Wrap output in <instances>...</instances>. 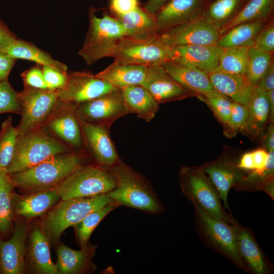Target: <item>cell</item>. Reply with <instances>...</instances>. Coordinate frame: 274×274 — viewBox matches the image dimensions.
<instances>
[{
  "label": "cell",
  "mask_w": 274,
  "mask_h": 274,
  "mask_svg": "<svg viewBox=\"0 0 274 274\" xmlns=\"http://www.w3.org/2000/svg\"><path fill=\"white\" fill-rule=\"evenodd\" d=\"M141 85L159 104L182 99L191 91L174 80L161 65L148 66Z\"/></svg>",
  "instance_id": "ac0fdd59"
},
{
  "label": "cell",
  "mask_w": 274,
  "mask_h": 274,
  "mask_svg": "<svg viewBox=\"0 0 274 274\" xmlns=\"http://www.w3.org/2000/svg\"><path fill=\"white\" fill-rule=\"evenodd\" d=\"M161 65L174 80L198 94L204 95L215 90L209 74L185 60L174 58Z\"/></svg>",
  "instance_id": "ffe728a7"
},
{
  "label": "cell",
  "mask_w": 274,
  "mask_h": 274,
  "mask_svg": "<svg viewBox=\"0 0 274 274\" xmlns=\"http://www.w3.org/2000/svg\"><path fill=\"white\" fill-rule=\"evenodd\" d=\"M179 178L182 193L194 206L229 224H238L225 210L217 190L201 166L181 167Z\"/></svg>",
  "instance_id": "277c9868"
},
{
  "label": "cell",
  "mask_w": 274,
  "mask_h": 274,
  "mask_svg": "<svg viewBox=\"0 0 274 274\" xmlns=\"http://www.w3.org/2000/svg\"><path fill=\"white\" fill-rule=\"evenodd\" d=\"M85 149L72 151L54 155L11 176L16 188L31 193L54 188L79 167L92 163Z\"/></svg>",
  "instance_id": "6da1fadb"
},
{
  "label": "cell",
  "mask_w": 274,
  "mask_h": 274,
  "mask_svg": "<svg viewBox=\"0 0 274 274\" xmlns=\"http://www.w3.org/2000/svg\"><path fill=\"white\" fill-rule=\"evenodd\" d=\"M45 81L48 88L52 90L62 88L65 84L67 73H63L56 69L47 66H42Z\"/></svg>",
  "instance_id": "f6af8a7d"
},
{
  "label": "cell",
  "mask_w": 274,
  "mask_h": 274,
  "mask_svg": "<svg viewBox=\"0 0 274 274\" xmlns=\"http://www.w3.org/2000/svg\"><path fill=\"white\" fill-rule=\"evenodd\" d=\"M97 246L89 244L75 250L64 244L56 248L57 261L55 263L57 274H85L94 272L96 266L92 261Z\"/></svg>",
  "instance_id": "603a6c76"
},
{
  "label": "cell",
  "mask_w": 274,
  "mask_h": 274,
  "mask_svg": "<svg viewBox=\"0 0 274 274\" xmlns=\"http://www.w3.org/2000/svg\"><path fill=\"white\" fill-rule=\"evenodd\" d=\"M93 7L89 9V26L83 45L78 54L88 65L109 57V55L126 33L118 20L107 13L99 17Z\"/></svg>",
  "instance_id": "5b68a950"
},
{
  "label": "cell",
  "mask_w": 274,
  "mask_h": 274,
  "mask_svg": "<svg viewBox=\"0 0 274 274\" xmlns=\"http://www.w3.org/2000/svg\"><path fill=\"white\" fill-rule=\"evenodd\" d=\"M17 39L15 35L0 19V52L6 53Z\"/></svg>",
  "instance_id": "7dc6e473"
},
{
  "label": "cell",
  "mask_w": 274,
  "mask_h": 274,
  "mask_svg": "<svg viewBox=\"0 0 274 274\" xmlns=\"http://www.w3.org/2000/svg\"><path fill=\"white\" fill-rule=\"evenodd\" d=\"M148 66L143 65L122 64L114 61L95 75L114 87L122 89L141 85Z\"/></svg>",
  "instance_id": "83f0119b"
},
{
  "label": "cell",
  "mask_w": 274,
  "mask_h": 274,
  "mask_svg": "<svg viewBox=\"0 0 274 274\" xmlns=\"http://www.w3.org/2000/svg\"><path fill=\"white\" fill-rule=\"evenodd\" d=\"M208 74L215 90L234 102L248 107L256 85L246 75L229 73L217 69Z\"/></svg>",
  "instance_id": "7402d4cb"
},
{
  "label": "cell",
  "mask_w": 274,
  "mask_h": 274,
  "mask_svg": "<svg viewBox=\"0 0 274 274\" xmlns=\"http://www.w3.org/2000/svg\"><path fill=\"white\" fill-rule=\"evenodd\" d=\"M119 207L113 202L90 212L73 226L76 242L81 248L90 244L89 238L92 233L104 218Z\"/></svg>",
  "instance_id": "d590c367"
},
{
  "label": "cell",
  "mask_w": 274,
  "mask_h": 274,
  "mask_svg": "<svg viewBox=\"0 0 274 274\" xmlns=\"http://www.w3.org/2000/svg\"><path fill=\"white\" fill-rule=\"evenodd\" d=\"M253 47L273 54L274 51V26L273 23L264 26L256 36Z\"/></svg>",
  "instance_id": "7bdbcfd3"
},
{
  "label": "cell",
  "mask_w": 274,
  "mask_h": 274,
  "mask_svg": "<svg viewBox=\"0 0 274 274\" xmlns=\"http://www.w3.org/2000/svg\"><path fill=\"white\" fill-rule=\"evenodd\" d=\"M194 208L195 228L203 243L248 273L237 251L236 227L238 224H229L213 217L196 206Z\"/></svg>",
  "instance_id": "52a82bcc"
},
{
  "label": "cell",
  "mask_w": 274,
  "mask_h": 274,
  "mask_svg": "<svg viewBox=\"0 0 274 274\" xmlns=\"http://www.w3.org/2000/svg\"><path fill=\"white\" fill-rule=\"evenodd\" d=\"M170 0H148L144 9L150 14L156 15L157 12Z\"/></svg>",
  "instance_id": "f907efd6"
},
{
  "label": "cell",
  "mask_w": 274,
  "mask_h": 274,
  "mask_svg": "<svg viewBox=\"0 0 274 274\" xmlns=\"http://www.w3.org/2000/svg\"><path fill=\"white\" fill-rule=\"evenodd\" d=\"M116 18L123 28L126 37L139 40H148L159 34L156 15L139 6L134 10Z\"/></svg>",
  "instance_id": "484cf974"
},
{
  "label": "cell",
  "mask_w": 274,
  "mask_h": 274,
  "mask_svg": "<svg viewBox=\"0 0 274 274\" xmlns=\"http://www.w3.org/2000/svg\"><path fill=\"white\" fill-rule=\"evenodd\" d=\"M11 237H0V274H23L26 271V238L29 229L27 221L15 219Z\"/></svg>",
  "instance_id": "2e32d148"
},
{
  "label": "cell",
  "mask_w": 274,
  "mask_h": 274,
  "mask_svg": "<svg viewBox=\"0 0 274 274\" xmlns=\"http://www.w3.org/2000/svg\"><path fill=\"white\" fill-rule=\"evenodd\" d=\"M256 86L266 91L274 89V66L273 63L271 64L260 79Z\"/></svg>",
  "instance_id": "681fc988"
},
{
  "label": "cell",
  "mask_w": 274,
  "mask_h": 274,
  "mask_svg": "<svg viewBox=\"0 0 274 274\" xmlns=\"http://www.w3.org/2000/svg\"><path fill=\"white\" fill-rule=\"evenodd\" d=\"M248 108L249 118L246 130L253 136L260 135L269 118L267 91L256 86Z\"/></svg>",
  "instance_id": "d6a6232c"
},
{
  "label": "cell",
  "mask_w": 274,
  "mask_h": 274,
  "mask_svg": "<svg viewBox=\"0 0 274 274\" xmlns=\"http://www.w3.org/2000/svg\"><path fill=\"white\" fill-rule=\"evenodd\" d=\"M236 235L237 253L248 273L269 274L273 272L271 263L255 240L250 228L238 224Z\"/></svg>",
  "instance_id": "44dd1931"
},
{
  "label": "cell",
  "mask_w": 274,
  "mask_h": 274,
  "mask_svg": "<svg viewBox=\"0 0 274 274\" xmlns=\"http://www.w3.org/2000/svg\"><path fill=\"white\" fill-rule=\"evenodd\" d=\"M16 60L6 53L0 52V82L8 80L9 75Z\"/></svg>",
  "instance_id": "c3c4849f"
},
{
  "label": "cell",
  "mask_w": 274,
  "mask_h": 274,
  "mask_svg": "<svg viewBox=\"0 0 274 274\" xmlns=\"http://www.w3.org/2000/svg\"><path fill=\"white\" fill-rule=\"evenodd\" d=\"M117 89L90 72H67L65 85L58 90L59 100L78 105Z\"/></svg>",
  "instance_id": "5bb4252c"
},
{
  "label": "cell",
  "mask_w": 274,
  "mask_h": 274,
  "mask_svg": "<svg viewBox=\"0 0 274 274\" xmlns=\"http://www.w3.org/2000/svg\"><path fill=\"white\" fill-rule=\"evenodd\" d=\"M249 0H213L205 6L202 16L220 29L230 21Z\"/></svg>",
  "instance_id": "836d02e7"
},
{
  "label": "cell",
  "mask_w": 274,
  "mask_h": 274,
  "mask_svg": "<svg viewBox=\"0 0 274 274\" xmlns=\"http://www.w3.org/2000/svg\"><path fill=\"white\" fill-rule=\"evenodd\" d=\"M61 200L54 188L19 195L14 192L13 206L15 216L30 220L45 214Z\"/></svg>",
  "instance_id": "d4e9b609"
},
{
  "label": "cell",
  "mask_w": 274,
  "mask_h": 274,
  "mask_svg": "<svg viewBox=\"0 0 274 274\" xmlns=\"http://www.w3.org/2000/svg\"></svg>",
  "instance_id": "db71d44e"
},
{
  "label": "cell",
  "mask_w": 274,
  "mask_h": 274,
  "mask_svg": "<svg viewBox=\"0 0 274 274\" xmlns=\"http://www.w3.org/2000/svg\"><path fill=\"white\" fill-rule=\"evenodd\" d=\"M273 0H249L220 29L221 36L235 26L256 20H265L272 12Z\"/></svg>",
  "instance_id": "e575fe53"
},
{
  "label": "cell",
  "mask_w": 274,
  "mask_h": 274,
  "mask_svg": "<svg viewBox=\"0 0 274 274\" xmlns=\"http://www.w3.org/2000/svg\"><path fill=\"white\" fill-rule=\"evenodd\" d=\"M272 54L253 46L248 51V62L246 76L255 85L267 70L272 62Z\"/></svg>",
  "instance_id": "f35d334b"
},
{
  "label": "cell",
  "mask_w": 274,
  "mask_h": 274,
  "mask_svg": "<svg viewBox=\"0 0 274 274\" xmlns=\"http://www.w3.org/2000/svg\"><path fill=\"white\" fill-rule=\"evenodd\" d=\"M209 0H170L156 13L159 33L200 15Z\"/></svg>",
  "instance_id": "cb8c5ba5"
},
{
  "label": "cell",
  "mask_w": 274,
  "mask_h": 274,
  "mask_svg": "<svg viewBox=\"0 0 274 274\" xmlns=\"http://www.w3.org/2000/svg\"><path fill=\"white\" fill-rule=\"evenodd\" d=\"M26 245V269L35 273L57 274L51 259L50 241L40 225L29 228Z\"/></svg>",
  "instance_id": "d6986e66"
},
{
  "label": "cell",
  "mask_w": 274,
  "mask_h": 274,
  "mask_svg": "<svg viewBox=\"0 0 274 274\" xmlns=\"http://www.w3.org/2000/svg\"><path fill=\"white\" fill-rule=\"evenodd\" d=\"M16 186L6 168L0 167V237L13 230V196Z\"/></svg>",
  "instance_id": "4dcf8cb0"
},
{
  "label": "cell",
  "mask_w": 274,
  "mask_h": 274,
  "mask_svg": "<svg viewBox=\"0 0 274 274\" xmlns=\"http://www.w3.org/2000/svg\"><path fill=\"white\" fill-rule=\"evenodd\" d=\"M109 57L120 63L150 66L161 65L174 58L175 55L174 48L163 43L159 34L148 40L123 37L112 49Z\"/></svg>",
  "instance_id": "9c48e42d"
},
{
  "label": "cell",
  "mask_w": 274,
  "mask_h": 274,
  "mask_svg": "<svg viewBox=\"0 0 274 274\" xmlns=\"http://www.w3.org/2000/svg\"><path fill=\"white\" fill-rule=\"evenodd\" d=\"M113 202L107 194L61 200L46 213L40 226L50 242H58L66 228L73 227L90 212Z\"/></svg>",
  "instance_id": "3957f363"
},
{
  "label": "cell",
  "mask_w": 274,
  "mask_h": 274,
  "mask_svg": "<svg viewBox=\"0 0 274 274\" xmlns=\"http://www.w3.org/2000/svg\"><path fill=\"white\" fill-rule=\"evenodd\" d=\"M72 151L40 128L18 138L13 157L7 169L11 174L20 172L54 155Z\"/></svg>",
  "instance_id": "8992f818"
},
{
  "label": "cell",
  "mask_w": 274,
  "mask_h": 274,
  "mask_svg": "<svg viewBox=\"0 0 274 274\" xmlns=\"http://www.w3.org/2000/svg\"><path fill=\"white\" fill-rule=\"evenodd\" d=\"M138 7V0H111L110 3V9L116 16L127 14Z\"/></svg>",
  "instance_id": "bcb514c9"
},
{
  "label": "cell",
  "mask_w": 274,
  "mask_h": 274,
  "mask_svg": "<svg viewBox=\"0 0 274 274\" xmlns=\"http://www.w3.org/2000/svg\"><path fill=\"white\" fill-rule=\"evenodd\" d=\"M267 97L269 104L270 113L269 119L270 122L273 123L274 119V89L267 91Z\"/></svg>",
  "instance_id": "f5cc1de1"
},
{
  "label": "cell",
  "mask_w": 274,
  "mask_h": 274,
  "mask_svg": "<svg viewBox=\"0 0 274 274\" xmlns=\"http://www.w3.org/2000/svg\"><path fill=\"white\" fill-rule=\"evenodd\" d=\"M21 104L17 92L8 80L0 82V114L14 113L20 115Z\"/></svg>",
  "instance_id": "60d3db41"
},
{
  "label": "cell",
  "mask_w": 274,
  "mask_h": 274,
  "mask_svg": "<svg viewBox=\"0 0 274 274\" xmlns=\"http://www.w3.org/2000/svg\"><path fill=\"white\" fill-rule=\"evenodd\" d=\"M201 167L217 190L224 209L231 215L227 199L229 191L233 187L236 190L245 177L237 162L221 158Z\"/></svg>",
  "instance_id": "e0dca14e"
},
{
  "label": "cell",
  "mask_w": 274,
  "mask_h": 274,
  "mask_svg": "<svg viewBox=\"0 0 274 274\" xmlns=\"http://www.w3.org/2000/svg\"><path fill=\"white\" fill-rule=\"evenodd\" d=\"M77 114L80 120L109 128L117 119L128 114L120 89L77 105Z\"/></svg>",
  "instance_id": "4fadbf2b"
},
{
  "label": "cell",
  "mask_w": 274,
  "mask_h": 274,
  "mask_svg": "<svg viewBox=\"0 0 274 274\" xmlns=\"http://www.w3.org/2000/svg\"><path fill=\"white\" fill-rule=\"evenodd\" d=\"M264 21L265 20H256L238 24L222 35L217 45L222 48L250 47L264 27Z\"/></svg>",
  "instance_id": "1f68e13d"
},
{
  "label": "cell",
  "mask_w": 274,
  "mask_h": 274,
  "mask_svg": "<svg viewBox=\"0 0 274 274\" xmlns=\"http://www.w3.org/2000/svg\"><path fill=\"white\" fill-rule=\"evenodd\" d=\"M199 95V98L210 107L216 116L225 125L230 116L233 101L215 90L204 95Z\"/></svg>",
  "instance_id": "ab89813d"
},
{
  "label": "cell",
  "mask_w": 274,
  "mask_h": 274,
  "mask_svg": "<svg viewBox=\"0 0 274 274\" xmlns=\"http://www.w3.org/2000/svg\"><path fill=\"white\" fill-rule=\"evenodd\" d=\"M16 127L9 116L2 124L0 130V167L7 168L13 157L18 140Z\"/></svg>",
  "instance_id": "74e56055"
},
{
  "label": "cell",
  "mask_w": 274,
  "mask_h": 274,
  "mask_svg": "<svg viewBox=\"0 0 274 274\" xmlns=\"http://www.w3.org/2000/svg\"><path fill=\"white\" fill-rule=\"evenodd\" d=\"M79 123L84 149L92 162L105 169L115 165L120 158L111 139L110 128L80 119Z\"/></svg>",
  "instance_id": "9a60e30c"
},
{
  "label": "cell",
  "mask_w": 274,
  "mask_h": 274,
  "mask_svg": "<svg viewBox=\"0 0 274 274\" xmlns=\"http://www.w3.org/2000/svg\"><path fill=\"white\" fill-rule=\"evenodd\" d=\"M106 169L116 182V187L107 194L119 206L153 215L165 211L150 181L121 158L115 165Z\"/></svg>",
  "instance_id": "7a4b0ae2"
},
{
  "label": "cell",
  "mask_w": 274,
  "mask_h": 274,
  "mask_svg": "<svg viewBox=\"0 0 274 274\" xmlns=\"http://www.w3.org/2000/svg\"><path fill=\"white\" fill-rule=\"evenodd\" d=\"M21 107V119L16 126L20 137L40 128L50 116L58 101V90L34 88L24 85L18 92Z\"/></svg>",
  "instance_id": "30bf717a"
},
{
  "label": "cell",
  "mask_w": 274,
  "mask_h": 274,
  "mask_svg": "<svg viewBox=\"0 0 274 274\" xmlns=\"http://www.w3.org/2000/svg\"><path fill=\"white\" fill-rule=\"evenodd\" d=\"M77 105L58 101L55 108L40 128L74 151L84 150Z\"/></svg>",
  "instance_id": "8fae6325"
},
{
  "label": "cell",
  "mask_w": 274,
  "mask_h": 274,
  "mask_svg": "<svg viewBox=\"0 0 274 274\" xmlns=\"http://www.w3.org/2000/svg\"><path fill=\"white\" fill-rule=\"evenodd\" d=\"M116 182L106 169L93 163L85 164L54 187L61 200L93 197L107 194Z\"/></svg>",
  "instance_id": "ba28073f"
},
{
  "label": "cell",
  "mask_w": 274,
  "mask_h": 274,
  "mask_svg": "<svg viewBox=\"0 0 274 274\" xmlns=\"http://www.w3.org/2000/svg\"><path fill=\"white\" fill-rule=\"evenodd\" d=\"M173 48L175 58L185 60L208 74L218 67L223 49L217 45H188Z\"/></svg>",
  "instance_id": "4316f807"
},
{
  "label": "cell",
  "mask_w": 274,
  "mask_h": 274,
  "mask_svg": "<svg viewBox=\"0 0 274 274\" xmlns=\"http://www.w3.org/2000/svg\"><path fill=\"white\" fill-rule=\"evenodd\" d=\"M265 150L267 152L274 151V125L270 122L264 139Z\"/></svg>",
  "instance_id": "816d5d0a"
},
{
  "label": "cell",
  "mask_w": 274,
  "mask_h": 274,
  "mask_svg": "<svg viewBox=\"0 0 274 274\" xmlns=\"http://www.w3.org/2000/svg\"><path fill=\"white\" fill-rule=\"evenodd\" d=\"M121 90L128 114H135L147 122L154 118L159 108V104L147 89L141 85H136Z\"/></svg>",
  "instance_id": "f1b7e54d"
},
{
  "label": "cell",
  "mask_w": 274,
  "mask_h": 274,
  "mask_svg": "<svg viewBox=\"0 0 274 274\" xmlns=\"http://www.w3.org/2000/svg\"><path fill=\"white\" fill-rule=\"evenodd\" d=\"M220 36L219 30L202 14L159 33L162 42L171 47L188 45H217Z\"/></svg>",
  "instance_id": "7c38bea8"
},
{
  "label": "cell",
  "mask_w": 274,
  "mask_h": 274,
  "mask_svg": "<svg viewBox=\"0 0 274 274\" xmlns=\"http://www.w3.org/2000/svg\"><path fill=\"white\" fill-rule=\"evenodd\" d=\"M6 53L15 59L32 61L41 66H47L63 73H67V66L65 64L54 59L50 54L33 44L20 39H17Z\"/></svg>",
  "instance_id": "f546056e"
},
{
  "label": "cell",
  "mask_w": 274,
  "mask_h": 274,
  "mask_svg": "<svg viewBox=\"0 0 274 274\" xmlns=\"http://www.w3.org/2000/svg\"><path fill=\"white\" fill-rule=\"evenodd\" d=\"M249 48L238 47L223 48L216 69L229 73L246 75Z\"/></svg>",
  "instance_id": "8d00e7d4"
},
{
  "label": "cell",
  "mask_w": 274,
  "mask_h": 274,
  "mask_svg": "<svg viewBox=\"0 0 274 274\" xmlns=\"http://www.w3.org/2000/svg\"><path fill=\"white\" fill-rule=\"evenodd\" d=\"M40 66H33L21 73L24 85L37 89H48Z\"/></svg>",
  "instance_id": "ee69618b"
},
{
  "label": "cell",
  "mask_w": 274,
  "mask_h": 274,
  "mask_svg": "<svg viewBox=\"0 0 274 274\" xmlns=\"http://www.w3.org/2000/svg\"><path fill=\"white\" fill-rule=\"evenodd\" d=\"M249 118V109L242 104L232 101L227 126V133L233 134L238 130H246Z\"/></svg>",
  "instance_id": "b9f144b4"
}]
</instances>
